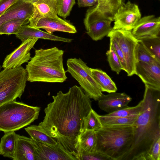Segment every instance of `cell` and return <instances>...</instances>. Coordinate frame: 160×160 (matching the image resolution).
<instances>
[{"label":"cell","instance_id":"cell-1","mask_svg":"<svg viewBox=\"0 0 160 160\" xmlns=\"http://www.w3.org/2000/svg\"><path fill=\"white\" fill-rule=\"evenodd\" d=\"M45 108V116L38 126L78 160L81 136L85 130V120L92 109L90 98L80 87L59 91Z\"/></svg>","mask_w":160,"mask_h":160},{"label":"cell","instance_id":"cell-2","mask_svg":"<svg viewBox=\"0 0 160 160\" xmlns=\"http://www.w3.org/2000/svg\"><path fill=\"white\" fill-rule=\"evenodd\" d=\"M145 86L142 109L132 125L133 142L122 160H146L153 142L160 136V90Z\"/></svg>","mask_w":160,"mask_h":160},{"label":"cell","instance_id":"cell-3","mask_svg":"<svg viewBox=\"0 0 160 160\" xmlns=\"http://www.w3.org/2000/svg\"><path fill=\"white\" fill-rule=\"evenodd\" d=\"M63 50L56 47L35 51L26 65L27 81L62 83L67 79L63 65Z\"/></svg>","mask_w":160,"mask_h":160},{"label":"cell","instance_id":"cell-4","mask_svg":"<svg viewBox=\"0 0 160 160\" xmlns=\"http://www.w3.org/2000/svg\"><path fill=\"white\" fill-rule=\"evenodd\" d=\"M95 133V150L111 160H122L132 145L133 133L132 126H102Z\"/></svg>","mask_w":160,"mask_h":160},{"label":"cell","instance_id":"cell-5","mask_svg":"<svg viewBox=\"0 0 160 160\" xmlns=\"http://www.w3.org/2000/svg\"><path fill=\"white\" fill-rule=\"evenodd\" d=\"M40 107L16 100L0 106V131H16L33 122L38 117Z\"/></svg>","mask_w":160,"mask_h":160},{"label":"cell","instance_id":"cell-6","mask_svg":"<svg viewBox=\"0 0 160 160\" xmlns=\"http://www.w3.org/2000/svg\"><path fill=\"white\" fill-rule=\"evenodd\" d=\"M25 69L21 66L0 71V106L20 98L27 81Z\"/></svg>","mask_w":160,"mask_h":160},{"label":"cell","instance_id":"cell-7","mask_svg":"<svg viewBox=\"0 0 160 160\" xmlns=\"http://www.w3.org/2000/svg\"><path fill=\"white\" fill-rule=\"evenodd\" d=\"M66 72L78 82L90 98L98 101L103 94L92 74L91 68L80 58H68Z\"/></svg>","mask_w":160,"mask_h":160},{"label":"cell","instance_id":"cell-8","mask_svg":"<svg viewBox=\"0 0 160 160\" xmlns=\"http://www.w3.org/2000/svg\"><path fill=\"white\" fill-rule=\"evenodd\" d=\"M107 36L115 40L122 51L128 76L135 74L137 62L135 53L139 40L133 36L131 31L121 29H112Z\"/></svg>","mask_w":160,"mask_h":160},{"label":"cell","instance_id":"cell-9","mask_svg":"<svg viewBox=\"0 0 160 160\" xmlns=\"http://www.w3.org/2000/svg\"><path fill=\"white\" fill-rule=\"evenodd\" d=\"M141 18L138 6L128 1L124 2L114 15L112 29L131 31Z\"/></svg>","mask_w":160,"mask_h":160},{"label":"cell","instance_id":"cell-10","mask_svg":"<svg viewBox=\"0 0 160 160\" xmlns=\"http://www.w3.org/2000/svg\"><path fill=\"white\" fill-rule=\"evenodd\" d=\"M29 26L44 29L47 32L52 34L55 32H62L71 33L77 32L74 26L68 21L58 17L52 18L42 16L35 9L29 19Z\"/></svg>","mask_w":160,"mask_h":160},{"label":"cell","instance_id":"cell-11","mask_svg":"<svg viewBox=\"0 0 160 160\" xmlns=\"http://www.w3.org/2000/svg\"><path fill=\"white\" fill-rule=\"evenodd\" d=\"M35 38H29L22 42L21 45L7 55L3 62L4 69H11L21 66L31 58L30 51L38 40Z\"/></svg>","mask_w":160,"mask_h":160},{"label":"cell","instance_id":"cell-12","mask_svg":"<svg viewBox=\"0 0 160 160\" xmlns=\"http://www.w3.org/2000/svg\"><path fill=\"white\" fill-rule=\"evenodd\" d=\"M33 140L36 151V160H76L58 142L51 145Z\"/></svg>","mask_w":160,"mask_h":160},{"label":"cell","instance_id":"cell-13","mask_svg":"<svg viewBox=\"0 0 160 160\" xmlns=\"http://www.w3.org/2000/svg\"><path fill=\"white\" fill-rule=\"evenodd\" d=\"M131 32L138 40L147 37L160 36V17L152 15L141 18Z\"/></svg>","mask_w":160,"mask_h":160},{"label":"cell","instance_id":"cell-14","mask_svg":"<svg viewBox=\"0 0 160 160\" xmlns=\"http://www.w3.org/2000/svg\"><path fill=\"white\" fill-rule=\"evenodd\" d=\"M145 85L160 90V63L137 62L135 74Z\"/></svg>","mask_w":160,"mask_h":160},{"label":"cell","instance_id":"cell-15","mask_svg":"<svg viewBox=\"0 0 160 160\" xmlns=\"http://www.w3.org/2000/svg\"><path fill=\"white\" fill-rule=\"evenodd\" d=\"M112 21L104 18H95L85 17L84 23L86 33L94 41L102 39L112 30Z\"/></svg>","mask_w":160,"mask_h":160},{"label":"cell","instance_id":"cell-16","mask_svg":"<svg viewBox=\"0 0 160 160\" xmlns=\"http://www.w3.org/2000/svg\"><path fill=\"white\" fill-rule=\"evenodd\" d=\"M35 9V7L33 3L25 0H18L0 16V26L6 22L12 20H29Z\"/></svg>","mask_w":160,"mask_h":160},{"label":"cell","instance_id":"cell-17","mask_svg":"<svg viewBox=\"0 0 160 160\" xmlns=\"http://www.w3.org/2000/svg\"><path fill=\"white\" fill-rule=\"evenodd\" d=\"M132 100L131 97L124 92H114L103 94L98 101L99 108L109 113L127 107Z\"/></svg>","mask_w":160,"mask_h":160},{"label":"cell","instance_id":"cell-18","mask_svg":"<svg viewBox=\"0 0 160 160\" xmlns=\"http://www.w3.org/2000/svg\"><path fill=\"white\" fill-rule=\"evenodd\" d=\"M124 2V0H97L96 4L88 9L86 13L113 21L114 15Z\"/></svg>","mask_w":160,"mask_h":160},{"label":"cell","instance_id":"cell-19","mask_svg":"<svg viewBox=\"0 0 160 160\" xmlns=\"http://www.w3.org/2000/svg\"><path fill=\"white\" fill-rule=\"evenodd\" d=\"M15 35L16 37L22 42L31 38L42 39L68 43L70 42L73 40L72 39L55 36L27 25L22 26Z\"/></svg>","mask_w":160,"mask_h":160},{"label":"cell","instance_id":"cell-20","mask_svg":"<svg viewBox=\"0 0 160 160\" xmlns=\"http://www.w3.org/2000/svg\"><path fill=\"white\" fill-rule=\"evenodd\" d=\"M36 151L31 138L16 134L14 160H36Z\"/></svg>","mask_w":160,"mask_h":160},{"label":"cell","instance_id":"cell-21","mask_svg":"<svg viewBox=\"0 0 160 160\" xmlns=\"http://www.w3.org/2000/svg\"><path fill=\"white\" fill-rule=\"evenodd\" d=\"M91 70L102 92L109 93L117 91L118 89L115 83L105 72L98 68H91Z\"/></svg>","mask_w":160,"mask_h":160},{"label":"cell","instance_id":"cell-22","mask_svg":"<svg viewBox=\"0 0 160 160\" xmlns=\"http://www.w3.org/2000/svg\"><path fill=\"white\" fill-rule=\"evenodd\" d=\"M0 142V154L13 159L16 148V134L15 131L4 132Z\"/></svg>","mask_w":160,"mask_h":160},{"label":"cell","instance_id":"cell-23","mask_svg":"<svg viewBox=\"0 0 160 160\" xmlns=\"http://www.w3.org/2000/svg\"><path fill=\"white\" fill-rule=\"evenodd\" d=\"M35 9L45 17L57 18V0H37L33 3Z\"/></svg>","mask_w":160,"mask_h":160},{"label":"cell","instance_id":"cell-24","mask_svg":"<svg viewBox=\"0 0 160 160\" xmlns=\"http://www.w3.org/2000/svg\"><path fill=\"white\" fill-rule=\"evenodd\" d=\"M31 138L34 141L51 145L57 144V142L53 138L41 130L38 125H31L25 128Z\"/></svg>","mask_w":160,"mask_h":160},{"label":"cell","instance_id":"cell-25","mask_svg":"<svg viewBox=\"0 0 160 160\" xmlns=\"http://www.w3.org/2000/svg\"><path fill=\"white\" fill-rule=\"evenodd\" d=\"M138 116L121 117H108L104 115H98L102 126H132Z\"/></svg>","mask_w":160,"mask_h":160},{"label":"cell","instance_id":"cell-26","mask_svg":"<svg viewBox=\"0 0 160 160\" xmlns=\"http://www.w3.org/2000/svg\"><path fill=\"white\" fill-rule=\"evenodd\" d=\"M96 143L95 132L86 130L80 138V149L88 152H93L95 150Z\"/></svg>","mask_w":160,"mask_h":160},{"label":"cell","instance_id":"cell-27","mask_svg":"<svg viewBox=\"0 0 160 160\" xmlns=\"http://www.w3.org/2000/svg\"><path fill=\"white\" fill-rule=\"evenodd\" d=\"M29 23L28 19H15L8 21L0 26V35L16 34L21 27Z\"/></svg>","mask_w":160,"mask_h":160},{"label":"cell","instance_id":"cell-28","mask_svg":"<svg viewBox=\"0 0 160 160\" xmlns=\"http://www.w3.org/2000/svg\"><path fill=\"white\" fill-rule=\"evenodd\" d=\"M138 40L146 50L160 62V37H147Z\"/></svg>","mask_w":160,"mask_h":160},{"label":"cell","instance_id":"cell-29","mask_svg":"<svg viewBox=\"0 0 160 160\" xmlns=\"http://www.w3.org/2000/svg\"><path fill=\"white\" fill-rule=\"evenodd\" d=\"M142 105L141 101L136 106L127 107L112 112L104 115L108 117H126L138 116L141 111Z\"/></svg>","mask_w":160,"mask_h":160},{"label":"cell","instance_id":"cell-30","mask_svg":"<svg viewBox=\"0 0 160 160\" xmlns=\"http://www.w3.org/2000/svg\"><path fill=\"white\" fill-rule=\"evenodd\" d=\"M135 56L137 62L160 63L155 57L146 50L139 42L136 48Z\"/></svg>","mask_w":160,"mask_h":160},{"label":"cell","instance_id":"cell-31","mask_svg":"<svg viewBox=\"0 0 160 160\" xmlns=\"http://www.w3.org/2000/svg\"><path fill=\"white\" fill-rule=\"evenodd\" d=\"M85 130L96 131L101 129L102 125L98 116V114L92 109L85 120Z\"/></svg>","mask_w":160,"mask_h":160},{"label":"cell","instance_id":"cell-32","mask_svg":"<svg viewBox=\"0 0 160 160\" xmlns=\"http://www.w3.org/2000/svg\"><path fill=\"white\" fill-rule=\"evenodd\" d=\"M107 60L112 71L119 74L122 70L120 61L116 53L112 46L110 43L109 48L106 53Z\"/></svg>","mask_w":160,"mask_h":160},{"label":"cell","instance_id":"cell-33","mask_svg":"<svg viewBox=\"0 0 160 160\" xmlns=\"http://www.w3.org/2000/svg\"><path fill=\"white\" fill-rule=\"evenodd\" d=\"M75 0H57L58 15L64 18L69 15Z\"/></svg>","mask_w":160,"mask_h":160},{"label":"cell","instance_id":"cell-34","mask_svg":"<svg viewBox=\"0 0 160 160\" xmlns=\"http://www.w3.org/2000/svg\"><path fill=\"white\" fill-rule=\"evenodd\" d=\"M78 160H111L107 156L97 150L88 152L80 149Z\"/></svg>","mask_w":160,"mask_h":160},{"label":"cell","instance_id":"cell-35","mask_svg":"<svg viewBox=\"0 0 160 160\" xmlns=\"http://www.w3.org/2000/svg\"><path fill=\"white\" fill-rule=\"evenodd\" d=\"M146 160H160V136L153 142L147 154Z\"/></svg>","mask_w":160,"mask_h":160},{"label":"cell","instance_id":"cell-36","mask_svg":"<svg viewBox=\"0 0 160 160\" xmlns=\"http://www.w3.org/2000/svg\"><path fill=\"white\" fill-rule=\"evenodd\" d=\"M110 38V43L112 44L113 49L120 61L122 70L126 71L125 61L124 55L116 41L112 38Z\"/></svg>","mask_w":160,"mask_h":160},{"label":"cell","instance_id":"cell-37","mask_svg":"<svg viewBox=\"0 0 160 160\" xmlns=\"http://www.w3.org/2000/svg\"><path fill=\"white\" fill-rule=\"evenodd\" d=\"M18 0H0V16Z\"/></svg>","mask_w":160,"mask_h":160},{"label":"cell","instance_id":"cell-38","mask_svg":"<svg viewBox=\"0 0 160 160\" xmlns=\"http://www.w3.org/2000/svg\"><path fill=\"white\" fill-rule=\"evenodd\" d=\"M79 7H93L97 2V0H77Z\"/></svg>","mask_w":160,"mask_h":160},{"label":"cell","instance_id":"cell-39","mask_svg":"<svg viewBox=\"0 0 160 160\" xmlns=\"http://www.w3.org/2000/svg\"><path fill=\"white\" fill-rule=\"evenodd\" d=\"M25 0L33 3L35 2L37 0Z\"/></svg>","mask_w":160,"mask_h":160},{"label":"cell","instance_id":"cell-40","mask_svg":"<svg viewBox=\"0 0 160 160\" xmlns=\"http://www.w3.org/2000/svg\"><path fill=\"white\" fill-rule=\"evenodd\" d=\"M1 66L0 65V71H1Z\"/></svg>","mask_w":160,"mask_h":160},{"label":"cell","instance_id":"cell-41","mask_svg":"<svg viewBox=\"0 0 160 160\" xmlns=\"http://www.w3.org/2000/svg\"></svg>","mask_w":160,"mask_h":160}]
</instances>
